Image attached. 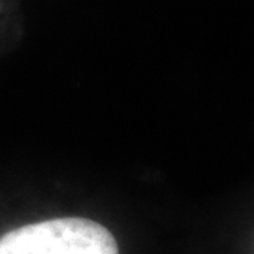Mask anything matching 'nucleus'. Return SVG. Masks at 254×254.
Masks as SVG:
<instances>
[{
  "label": "nucleus",
  "instance_id": "nucleus-1",
  "mask_svg": "<svg viewBox=\"0 0 254 254\" xmlns=\"http://www.w3.org/2000/svg\"><path fill=\"white\" fill-rule=\"evenodd\" d=\"M0 254H119L108 228L88 218H55L0 236Z\"/></svg>",
  "mask_w": 254,
  "mask_h": 254
}]
</instances>
